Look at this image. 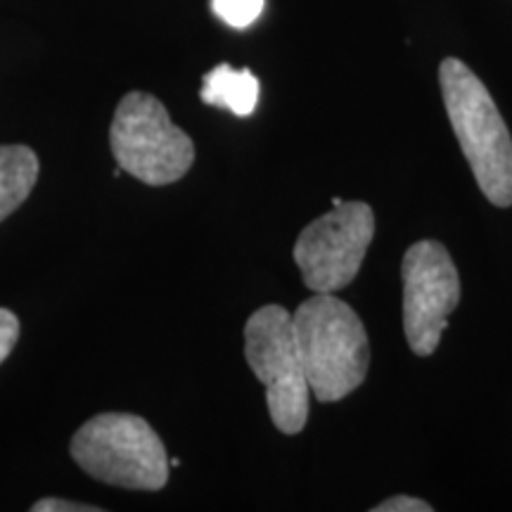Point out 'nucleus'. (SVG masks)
I'll return each mask as SVG.
<instances>
[{"label": "nucleus", "mask_w": 512, "mask_h": 512, "mask_svg": "<svg viewBox=\"0 0 512 512\" xmlns=\"http://www.w3.org/2000/svg\"><path fill=\"white\" fill-rule=\"evenodd\" d=\"M311 394L320 403L349 396L366 380L370 344L361 318L332 294L316 292L292 313Z\"/></svg>", "instance_id": "obj_1"}, {"label": "nucleus", "mask_w": 512, "mask_h": 512, "mask_svg": "<svg viewBox=\"0 0 512 512\" xmlns=\"http://www.w3.org/2000/svg\"><path fill=\"white\" fill-rule=\"evenodd\" d=\"M444 105L479 190L496 207H512V138L479 76L456 57L439 67Z\"/></svg>", "instance_id": "obj_2"}, {"label": "nucleus", "mask_w": 512, "mask_h": 512, "mask_svg": "<svg viewBox=\"0 0 512 512\" xmlns=\"http://www.w3.org/2000/svg\"><path fill=\"white\" fill-rule=\"evenodd\" d=\"M69 451L86 475L121 489L159 491L169 482L162 439L140 415H95L74 434Z\"/></svg>", "instance_id": "obj_3"}, {"label": "nucleus", "mask_w": 512, "mask_h": 512, "mask_svg": "<svg viewBox=\"0 0 512 512\" xmlns=\"http://www.w3.org/2000/svg\"><path fill=\"white\" fill-rule=\"evenodd\" d=\"M110 145L119 169L147 185L181 181L195 162L190 136L150 93L133 91L121 98L110 126Z\"/></svg>", "instance_id": "obj_4"}, {"label": "nucleus", "mask_w": 512, "mask_h": 512, "mask_svg": "<svg viewBox=\"0 0 512 512\" xmlns=\"http://www.w3.org/2000/svg\"><path fill=\"white\" fill-rule=\"evenodd\" d=\"M245 358L266 387L273 425L283 434H299L309 420L306 380L292 313L283 306H261L245 325Z\"/></svg>", "instance_id": "obj_5"}, {"label": "nucleus", "mask_w": 512, "mask_h": 512, "mask_svg": "<svg viewBox=\"0 0 512 512\" xmlns=\"http://www.w3.org/2000/svg\"><path fill=\"white\" fill-rule=\"evenodd\" d=\"M375 235V214L366 202H342L309 223L294 245V261L311 292L335 294L356 273Z\"/></svg>", "instance_id": "obj_6"}, {"label": "nucleus", "mask_w": 512, "mask_h": 512, "mask_svg": "<svg viewBox=\"0 0 512 512\" xmlns=\"http://www.w3.org/2000/svg\"><path fill=\"white\" fill-rule=\"evenodd\" d=\"M403 330L418 356L437 351L448 318L460 302V278L437 240H420L403 256Z\"/></svg>", "instance_id": "obj_7"}, {"label": "nucleus", "mask_w": 512, "mask_h": 512, "mask_svg": "<svg viewBox=\"0 0 512 512\" xmlns=\"http://www.w3.org/2000/svg\"><path fill=\"white\" fill-rule=\"evenodd\" d=\"M200 98L207 105L223 107L235 117H249L259 102V79L249 69H233L230 64H219L204 76Z\"/></svg>", "instance_id": "obj_8"}, {"label": "nucleus", "mask_w": 512, "mask_h": 512, "mask_svg": "<svg viewBox=\"0 0 512 512\" xmlns=\"http://www.w3.org/2000/svg\"><path fill=\"white\" fill-rule=\"evenodd\" d=\"M36 152L27 145H0V223L22 207L38 181Z\"/></svg>", "instance_id": "obj_9"}, {"label": "nucleus", "mask_w": 512, "mask_h": 512, "mask_svg": "<svg viewBox=\"0 0 512 512\" xmlns=\"http://www.w3.org/2000/svg\"><path fill=\"white\" fill-rule=\"evenodd\" d=\"M266 0H211L214 15L223 19L228 27L247 29L264 12Z\"/></svg>", "instance_id": "obj_10"}, {"label": "nucleus", "mask_w": 512, "mask_h": 512, "mask_svg": "<svg viewBox=\"0 0 512 512\" xmlns=\"http://www.w3.org/2000/svg\"><path fill=\"white\" fill-rule=\"evenodd\" d=\"M19 339V320L12 311L0 309V363L10 356Z\"/></svg>", "instance_id": "obj_11"}, {"label": "nucleus", "mask_w": 512, "mask_h": 512, "mask_svg": "<svg viewBox=\"0 0 512 512\" xmlns=\"http://www.w3.org/2000/svg\"><path fill=\"white\" fill-rule=\"evenodd\" d=\"M373 512H432V505L413 496H394L375 505Z\"/></svg>", "instance_id": "obj_12"}, {"label": "nucleus", "mask_w": 512, "mask_h": 512, "mask_svg": "<svg viewBox=\"0 0 512 512\" xmlns=\"http://www.w3.org/2000/svg\"><path fill=\"white\" fill-rule=\"evenodd\" d=\"M31 510L34 512H98L100 508H95V505L60 501V498H43V501L31 505Z\"/></svg>", "instance_id": "obj_13"}]
</instances>
